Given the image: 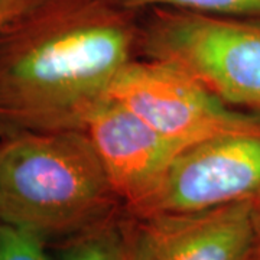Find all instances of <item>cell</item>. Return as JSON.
I'll return each mask as SVG.
<instances>
[{"mask_svg": "<svg viewBox=\"0 0 260 260\" xmlns=\"http://www.w3.org/2000/svg\"><path fill=\"white\" fill-rule=\"evenodd\" d=\"M138 54L175 65L229 106L260 116V18L146 10Z\"/></svg>", "mask_w": 260, "mask_h": 260, "instance_id": "3957f363", "label": "cell"}, {"mask_svg": "<svg viewBox=\"0 0 260 260\" xmlns=\"http://www.w3.org/2000/svg\"><path fill=\"white\" fill-rule=\"evenodd\" d=\"M140 13L112 0H42L0 34V140L84 130L139 56Z\"/></svg>", "mask_w": 260, "mask_h": 260, "instance_id": "6da1fadb", "label": "cell"}, {"mask_svg": "<svg viewBox=\"0 0 260 260\" xmlns=\"http://www.w3.org/2000/svg\"><path fill=\"white\" fill-rule=\"evenodd\" d=\"M260 201V130L225 133L184 148L133 215L191 213Z\"/></svg>", "mask_w": 260, "mask_h": 260, "instance_id": "5b68a950", "label": "cell"}, {"mask_svg": "<svg viewBox=\"0 0 260 260\" xmlns=\"http://www.w3.org/2000/svg\"><path fill=\"white\" fill-rule=\"evenodd\" d=\"M251 260H260V201L254 204V247Z\"/></svg>", "mask_w": 260, "mask_h": 260, "instance_id": "7c38bea8", "label": "cell"}, {"mask_svg": "<svg viewBox=\"0 0 260 260\" xmlns=\"http://www.w3.org/2000/svg\"><path fill=\"white\" fill-rule=\"evenodd\" d=\"M109 95L182 146L260 130V116L229 106L175 65L149 58L132 59L113 81Z\"/></svg>", "mask_w": 260, "mask_h": 260, "instance_id": "277c9868", "label": "cell"}, {"mask_svg": "<svg viewBox=\"0 0 260 260\" xmlns=\"http://www.w3.org/2000/svg\"><path fill=\"white\" fill-rule=\"evenodd\" d=\"M123 210L83 130L0 140V221L58 244Z\"/></svg>", "mask_w": 260, "mask_h": 260, "instance_id": "7a4b0ae2", "label": "cell"}, {"mask_svg": "<svg viewBox=\"0 0 260 260\" xmlns=\"http://www.w3.org/2000/svg\"><path fill=\"white\" fill-rule=\"evenodd\" d=\"M124 9L142 13L150 9H175L237 18H260V0H112Z\"/></svg>", "mask_w": 260, "mask_h": 260, "instance_id": "9c48e42d", "label": "cell"}, {"mask_svg": "<svg viewBox=\"0 0 260 260\" xmlns=\"http://www.w3.org/2000/svg\"><path fill=\"white\" fill-rule=\"evenodd\" d=\"M55 246L56 260H129L124 210Z\"/></svg>", "mask_w": 260, "mask_h": 260, "instance_id": "ba28073f", "label": "cell"}, {"mask_svg": "<svg viewBox=\"0 0 260 260\" xmlns=\"http://www.w3.org/2000/svg\"><path fill=\"white\" fill-rule=\"evenodd\" d=\"M48 246L35 234L0 221V260H52Z\"/></svg>", "mask_w": 260, "mask_h": 260, "instance_id": "30bf717a", "label": "cell"}, {"mask_svg": "<svg viewBox=\"0 0 260 260\" xmlns=\"http://www.w3.org/2000/svg\"><path fill=\"white\" fill-rule=\"evenodd\" d=\"M42 0H0V34Z\"/></svg>", "mask_w": 260, "mask_h": 260, "instance_id": "8fae6325", "label": "cell"}, {"mask_svg": "<svg viewBox=\"0 0 260 260\" xmlns=\"http://www.w3.org/2000/svg\"><path fill=\"white\" fill-rule=\"evenodd\" d=\"M83 132L126 211L150 195L172 160L186 148L110 95L95 107Z\"/></svg>", "mask_w": 260, "mask_h": 260, "instance_id": "52a82bcc", "label": "cell"}, {"mask_svg": "<svg viewBox=\"0 0 260 260\" xmlns=\"http://www.w3.org/2000/svg\"><path fill=\"white\" fill-rule=\"evenodd\" d=\"M129 260H251L254 203L191 213L124 211Z\"/></svg>", "mask_w": 260, "mask_h": 260, "instance_id": "8992f818", "label": "cell"}]
</instances>
